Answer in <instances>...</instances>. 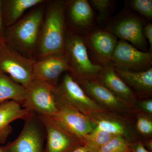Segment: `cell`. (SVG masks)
<instances>
[{
    "label": "cell",
    "instance_id": "obj_4",
    "mask_svg": "<svg viewBox=\"0 0 152 152\" xmlns=\"http://www.w3.org/2000/svg\"><path fill=\"white\" fill-rule=\"evenodd\" d=\"M53 94L56 102L69 105L87 116L106 112L86 94L68 72L65 73L54 87Z\"/></svg>",
    "mask_w": 152,
    "mask_h": 152
},
{
    "label": "cell",
    "instance_id": "obj_30",
    "mask_svg": "<svg viewBox=\"0 0 152 152\" xmlns=\"http://www.w3.org/2000/svg\"><path fill=\"white\" fill-rule=\"evenodd\" d=\"M4 29L2 14V1L0 0V43L5 42L4 39Z\"/></svg>",
    "mask_w": 152,
    "mask_h": 152
},
{
    "label": "cell",
    "instance_id": "obj_23",
    "mask_svg": "<svg viewBox=\"0 0 152 152\" xmlns=\"http://www.w3.org/2000/svg\"><path fill=\"white\" fill-rule=\"evenodd\" d=\"M93 9L97 12V21L99 25L103 26L113 11L114 1L111 0H90Z\"/></svg>",
    "mask_w": 152,
    "mask_h": 152
},
{
    "label": "cell",
    "instance_id": "obj_21",
    "mask_svg": "<svg viewBox=\"0 0 152 152\" xmlns=\"http://www.w3.org/2000/svg\"><path fill=\"white\" fill-rule=\"evenodd\" d=\"M26 96V88L0 71V104L11 100L22 105Z\"/></svg>",
    "mask_w": 152,
    "mask_h": 152
},
{
    "label": "cell",
    "instance_id": "obj_28",
    "mask_svg": "<svg viewBox=\"0 0 152 152\" xmlns=\"http://www.w3.org/2000/svg\"><path fill=\"white\" fill-rule=\"evenodd\" d=\"M139 107L143 111L146 113L151 115L152 114V101L148 99L142 101L139 103Z\"/></svg>",
    "mask_w": 152,
    "mask_h": 152
},
{
    "label": "cell",
    "instance_id": "obj_10",
    "mask_svg": "<svg viewBox=\"0 0 152 152\" xmlns=\"http://www.w3.org/2000/svg\"><path fill=\"white\" fill-rule=\"evenodd\" d=\"M53 88L46 83L33 80L26 88V96L22 107L39 115L53 116L58 111Z\"/></svg>",
    "mask_w": 152,
    "mask_h": 152
},
{
    "label": "cell",
    "instance_id": "obj_2",
    "mask_svg": "<svg viewBox=\"0 0 152 152\" xmlns=\"http://www.w3.org/2000/svg\"><path fill=\"white\" fill-rule=\"evenodd\" d=\"M66 1H47L38 40L37 60L52 55L64 54L66 32Z\"/></svg>",
    "mask_w": 152,
    "mask_h": 152
},
{
    "label": "cell",
    "instance_id": "obj_32",
    "mask_svg": "<svg viewBox=\"0 0 152 152\" xmlns=\"http://www.w3.org/2000/svg\"><path fill=\"white\" fill-rule=\"evenodd\" d=\"M143 145L146 149L149 152H152V141L151 140L147 141L145 143H143Z\"/></svg>",
    "mask_w": 152,
    "mask_h": 152
},
{
    "label": "cell",
    "instance_id": "obj_18",
    "mask_svg": "<svg viewBox=\"0 0 152 152\" xmlns=\"http://www.w3.org/2000/svg\"><path fill=\"white\" fill-rule=\"evenodd\" d=\"M46 0H4L2 1V14L4 28L16 23L26 12L46 2Z\"/></svg>",
    "mask_w": 152,
    "mask_h": 152
},
{
    "label": "cell",
    "instance_id": "obj_9",
    "mask_svg": "<svg viewBox=\"0 0 152 152\" xmlns=\"http://www.w3.org/2000/svg\"><path fill=\"white\" fill-rule=\"evenodd\" d=\"M56 103L58 111L51 118L66 132L83 142L94 127L89 117L67 104Z\"/></svg>",
    "mask_w": 152,
    "mask_h": 152
},
{
    "label": "cell",
    "instance_id": "obj_8",
    "mask_svg": "<svg viewBox=\"0 0 152 152\" xmlns=\"http://www.w3.org/2000/svg\"><path fill=\"white\" fill-rule=\"evenodd\" d=\"M144 19L130 13L123 14L114 20L106 31L121 40L130 43L140 50L148 52V44L143 33L146 25Z\"/></svg>",
    "mask_w": 152,
    "mask_h": 152
},
{
    "label": "cell",
    "instance_id": "obj_27",
    "mask_svg": "<svg viewBox=\"0 0 152 152\" xmlns=\"http://www.w3.org/2000/svg\"><path fill=\"white\" fill-rule=\"evenodd\" d=\"M144 36L148 39L149 44L150 53H151L152 50V24L151 23H148L144 26L143 29Z\"/></svg>",
    "mask_w": 152,
    "mask_h": 152
},
{
    "label": "cell",
    "instance_id": "obj_33",
    "mask_svg": "<svg viewBox=\"0 0 152 152\" xmlns=\"http://www.w3.org/2000/svg\"><path fill=\"white\" fill-rule=\"evenodd\" d=\"M0 152H7L4 147H2L0 146Z\"/></svg>",
    "mask_w": 152,
    "mask_h": 152
},
{
    "label": "cell",
    "instance_id": "obj_26",
    "mask_svg": "<svg viewBox=\"0 0 152 152\" xmlns=\"http://www.w3.org/2000/svg\"><path fill=\"white\" fill-rule=\"evenodd\" d=\"M137 128L141 134L150 135L152 133V121L150 118L140 115L138 116Z\"/></svg>",
    "mask_w": 152,
    "mask_h": 152
},
{
    "label": "cell",
    "instance_id": "obj_19",
    "mask_svg": "<svg viewBox=\"0 0 152 152\" xmlns=\"http://www.w3.org/2000/svg\"><path fill=\"white\" fill-rule=\"evenodd\" d=\"M115 70L118 75L132 91L134 90L136 93L143 95L151 94L152 68L147 70L139 72L125 70L115 68Z\"/></svg>",
    "mask_w": 152,
    "mask_h": 152
},
{
    "label": "cell",
    "instance_id": "obj_11",
    "mask_svg": "<svg viewBox=\"0 0 152 152\" xmlns=\"http://www.w3.org/2000/svg\"><path fill=\"white\" fill-rule=\"evenodd\" d=\"M152 53L140 50L126 41L118 43L112 56L111 63L117 69L133 72L152 68Z\"/></svg>",
    "mask_w": 152,
    "mask_h": 152
},
{
    "label": "cell",
    "instance_id": "obj_3",
    "mask_svg": "<svg viewBox=\"0 0 152 152\" xmlns=\"http://www.w3.org/2000/svg\"><path fill=\"white\" fill-rule=\"evenodd\" d=\"M64 55L74 80L96 77L102 66L90 59L84 37L66 30Z\"/></svg>",
    "mask_w": 152,
    "mask_h": 152
},
{
    "label": "cell",
    "instance_id": "obj_22",
    "mask_svg": "<svg viewBox=\"0 0 152 152\" xmlns=\"http://www.w3.org/2000/svg\"><path fill=\"white\" fill-rule=\"evenodd\" d=\"M115 135L104 131L93 129L85 137L83 145L91 151L96 152Z\"/></svg>",
    "mask_w": 152,
    "mask_h": 152
},
{
    "label": "cell",
    "instance_id": "obj_29",
    "mask_svg": "<svg viewBox=\"0 0 152 152\" xmlns=\"http://www.w3.org/2000/svg\"><path fill=\"white\" fill-rule=\"evenodd\" d=\"M131 152H149L144 147L141 142H137L130 144Z\"/></svg>",
    "mask_w": 152,
    "mask_h": 152
},
{
    "label": "cell",
    "instance_id": "obj_25",
    "mask_svg": "<svg viewBox=\"0 0 152 152\" xmlns=\"http://www.w3.org/2000/svg\"><path fill=\"white\" fill-rule=\"evenodd\" d=\"M128 4L142 17L148 20H152V0H132L129 1Z\"/></svg>",
    "mask_w": 152,
    "mask_h": 152
},
{
    "label": "cell",
    "instance_id": "obj_20",
    "mask_svg": "<svg viewBox=\"0 0 152 152\" xmlns=\"http://www.w3.org/2000/svg\"><path fill=\"white\" fill-rule=\"evenodd\" d=\"M89 118L94 126L93 129L104 131L113 135L121 136L129 142L130 128L125 122L106 115V112L96 113Z\"/></svg>",
    "mask_w": 152,
    "mask_h": 152
},
{
    "label": "cell",
    "instance_id": "obj_34",
    "mask_svg": "<svg viewBox=\"0 0 152 152\" xmlns=\"http://www.w3.org/2000/svg\"><path fill=\"white\" fill-rule=\"evenodd\" d=\"M126 152H131L130 150H129V151H128Z\"/></svg>",
    "mask_w": 152,
    "mask_h": 152
},
{
    "label": "cell",
    "instance_id": "obj_5",
    "mask_svg": "<svg viewBox=\"0 0 152 152\" xmlns=\"http://www.w3.org/2000/svg\"><path fill=\"white\" fill-rule=\"evenodd\" d=\"M25 120L23 127L15 140L4 147L7 152H44L46 132L37 114L31 112Z\"/></svg>",
    "mask_w": 152,
    "mask_h": 152
},
{
    "label": "cell",
    "instance_id": "obj_24",
    "mask_svg": "<svg viewBox=\"0 0 152 152\" xmlns=\"http://www.w3.org/2000/svg\"><path fill=\"white\" fill-rule=\"evenodd\" d=\"M131 143L121 136H115L96 152H126L129 151Z\"/></svg>",
    "mask_w": 152,
    "mask_h": 152
},
{
    "label": "cell",
    "instance_id": "obj_17",
    "mask_svg": "<svg viewBox=\"0 0 152 152\" xmlns=\"http://www.w3.org/2000/svg\"><path fill=\"white\" fill-rule=\"evenodd\" d=\"M31 113L14 101H7L0 104V144L5 142L12 132L10 124L15 120L26 119Z\"/></svg>",
    "mask_w": 152,
    "mask_h": 152
},
{
    "label": "cell",
    "instance_id": "obj_13",
    "mask_svg": "<svg viewBox=\"0 0 152 152\" xmlns=\"http://www.w3.org/2000/svg\"><path fill=\"white\" fill-rule=\"evenodd\" d=\"M84 38L87 49L94 59V64L103 66L111 62L118 42L116 37L106 30L96 29Z\"/></svg>",
    "mask_w": 152,
    "mask_h": 152
},
{
    "label": "cell",
    "instance_id": "obj_31",
    "mask_svg": "<svg viewBox=\"0 0 152 152\" xmlns=\"http://www.w3.org/2000/svg\"><path fill=\"white\" fill-rule=\"evenodd\" d=\"M71 152H92L87 149L84 145H80Z\"/></svg>",
    "mask_w": 152,
    "mask_h": 152
},
{
    "label": "cell",
    "instance_id": "obj_15",
    "mask_svg": "<svg viewBox=\"0 0 152 152\" xmlns=\"http://www.w3.org/2000/svg\"><path fill=\"white\" fill-rule=\"evenodd\" d=\"M38 115L45 130L47 143L44 152H71L82 145L81 142L66 132L50 117Z\"/></svg>",
    "mask_w": 152,
    "mask_h": 152
},
{
    "label": "cell",
    "instance_id": "obj_14",
    "mask_svg": "<svg viewBox=\"0 0 152 152\" xmlns=\"http://www.w3.org/2000/svg\"><path fill=\"white\" fill-rule=\"evenodd\" d=\"M68 71L67 63L64 54L50 55L34 62L33 80L55 87L62 75Z\"/></svg>",
    "mask_w": 152,
    "mask_h": 152
},
{
    "label": "cell",
    "instance_id": "obj_6",
    "mask_svg": "<svg viewBox=\"0 0 152 152\" xmlns=\"http://www.w3.org/2000/svg\"><path fill=\"white\" fill-rule=\"evenodd\" d=\"M64 17L67 29L79 35L86 37L96 30L97 17L87 0L66 1Z\"/></svg>",
    "mask_w": 152,
    "mask_h": 152
},
{
    "label": "cell",
    "instance_id": "obj_1",
    "mask_svg": "<svg viewBox=\"0 0 152 152\" xmlns=\"http://www.w3.org/2000/svg\"><path fill=\"white\" fill-rule=\"evenodd\" d=\"M47 1L31 9L16 23L5 28L4 31L5 43L33 61L37 60L39 35Z\"/></svg>",
    "mask_w": 152,
    "mask_h": 152
},
{
    "label": "cell",
    "instance_id": "obj_7",
    "mask_svg": "<svg viewBox=\"0 0 152 152\" xmlns=\"http://www.w3.org/2000/svg\"><path fill=\"white\" fill-rule=\"evenodd\" d=\"M34 61L14 50L5 42L0 43V71L25 88L33 81Z\"/></svg>",
    "mask_w": 152,
    "mask_h": 152
},
{
    "label": "cell",
    "instance_id": "obj_12",
    "mask_svg": "<svg viewBox=\"0 0 152 152\" xmlns=\"http://www.w3.org/2000/svg\"><path fill=\"white\" fill-rule=\"evenodd\" d=\"M86 94L107 111L126 113L129 108L124 103L103 86L96 77L75 80Z\"/></svg>",
    "mask_w": 152,
    "mask_h": 152
},
{
    "label": "cell",
    "instance_id": "obj_16",
    "mask_svg": "<svg viewBox=\"0 0 152 152\" xmlns=\"http://www.w3.org/2000/svg\"><path fill=\"white\" fill-rule=\"evenodd\" d=\"M96 78L129 108L132 107L135 104V94L118 75L111 62L102 66V69Z\"/></svg>",
    "mask_w": 152,
    "mask_h": 152
}]
</instances>
